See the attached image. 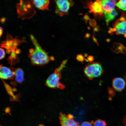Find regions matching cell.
<instances>
[{
    "instance_id": "6da1fadb",
    "label": "cell",
    "mask_w": 126,
    "mask_h": 126,
    "mask_svg": "<svg viewBox=\"0 0 126 126\" xmlns=\"http://www.w3.org/2000/svg\"><path fill=\"white\" fill-rule=\"evenodd\" d=\"M34 48L31 49L29 51V56L33 64L41 65L45 64L49 62V57L47 53L39 44L36 39L32 35H30Z\"/></svg>"
},
{
    "instance_id": "7a4b0ae2",
    "label": "cell",
    "mask_w": 126,
    "mask_h": 126,
    "mask_svg": "<svg viewBox=\"0 0 126 126\" xmlns=\"http://www.w3.org/2000/svg\"><path fill=\"white\" fill-rule=\"evenodd\" d=\"M67 61L65 60L62 62L58 68L56 69L54 72L48 77L46 82V85L51 88L63 89L65 85L60 81L61 77V71Z\"/></svg>"
},
{
    "instance_id": "3957f363",
    "label": "cell",
    "mask_w": 126,
    "mask_h": 126,
    "mask_svg": "<svg viewBox=\"0 0 126 126\" xmlns=\"http://www.w3.org/2000/svg\"><path fill=\"white\" fill-rule=\"evenodd\" d=\"M84 73L91 80L95 77L100 76L103 70L101 64L96 62H91L88 64L84 69Z\"/></svg>"
},
{
    "instance_id": "277c9868",
    "label": "cell",
    "mask_w": 126,
    "mask_h": 126,
    "mask_svg": "<svg viewBox=\"0 0 126 126\" xmlns=\"http://www.w3.org/2000/svg\"><path fill=\"white\" fill-rule=\"evenodd\" d=\"M71 114L66 115L61 112L59 118L61 126H80L79 123L75 120Z\"/></svg>"
},
{
    "instance_id": "5b68a950",
    "label": "cell",
    "mask_w": 126,
    "mask_h": 126,
    "mask_svg": "<svg viewBox=\"0 0 126 126\" xmlns=\"http://www.w3.org/2000/svg\"><path fill=\"white\" fill-rule=\"evenodd\" d=\"M86 5V7L90 9V13H92L95 16L97 14L102 15L103 13L101 0H96L93 2L91 1H88L87 2Z\"/></svg>"
},
{
    "instance_id": "8992f818",
    "label": "cell",
    "mask_w": 126,
    "mask_h": 126,
    "mask_svg": "<svg viewBox=\"0 0 126 126\" xmlns=\"http://www.w3.org/2000/svg\"><path fill=\"white\" fill-rule=\"evenodd\" d=\"M15 69L13 67L9 68L0 65V78L4 79H13L15 77Z\"/></svg>"
},
{
    "instance_id": "52a82bcc",
    "label": "cell",
    "mask_w": 126,
    "mask_h": 126,
    "mask_svg": "<svg viewBox=\"0 0 126 126\" xmlns=\"http://www.w3.org/2000/svg\"><path fill=\"white\" fill-rule=\"evenodd\" d=\"M72 2L67 0H60L56 1L57 9L56 12L59 13L60 16L63 15L68 11L70 6L72 4Z\"/></svg>"
},
{
    "instance_id": "ba28073f",
    "label": "cell",
    "mask_w": 126,
    "mask_h": 126,
    "mask_svg": "<svg viewBox=\"0 0 126 126\" xmlns=\"http://www.w3.org/2000/svg\"><path fill=\"white\" fill-rule=\"evenodd\" d=\"M116 1L114 0H101L103 13L104 14L110 13L114 8Z\"/></svg>"
},
{
    "instance_id": "9c48e42d",
    "label": "cell",
    "mask_w": 126,
    "mask_h": 126,
    "mask_svg": "<svg viewBox=\"0 0 126 126\" xmlns=\"http://www.w3.org/2000/svg\"><path fill=\"white\" fill-rule=\"evenodd\" d=\"M114 27L116 29V33L117 35L126 34V20H117L114 24Z\"/></svg>"
},
{
    "instance_id": "30bf717a",
    "label": "cell",
    "mask_w": 126,
    "mask_h": 126,
    "mask_svg": "<svg viewBox=\"0 0 126 126\" xmlns=\"http://www.w3.org/2000/svg\"><path fill=\"white\" fill-rule=\"evenodd\" d=\"M126 85L124 80L121 77H116L112 81L113 88L116 90L120 91L125 87Z\"/></svg>"
},
{
    "instance_id": "8fae6325",
    "label": "cell",
    "mask_w": 126,
    "mask_h": 126,
    "mask_svg": "<svg viewBox=\"0 0 126 126\" xmlns=\"http://www.w3.org/2000/svg\"><path fill=\"white\" fill-rule=\"evenodd\" d=\"M35 6L38 9L42 10H48L49 1L47 0H36L32 1Z\"/></svg>"
},
{
    "instance_id": "7c38bea8",
    "label": "cell",
    "mask_w": 126,
    "mask_h": 126,
    "mask_svg": "<svg viewBox=\"0 0 126 126\" xmlns=\"http://www.w3.org/2000/svg\"><path fill=\"white\" fill-rule=\"evenodd\" d=\"M24 73L23 70L20 68H18L15 71V78L16 82L21 83L24 80Z\"/></svg>"
},
{
    "instance_id": "4fadbf2b",
    "label": "cell",
    "mask_w": 126,
    "mask_h": 126,
    "mask_svg": "<svg viewBox=\"0 0 126 126\" xmlns=\"http://www.w3.org/2000/svg\"><path fill=\"white\" fill-rule=\"evenodd\" d=\"M118 14L117 11L115 9H113L109 13L104 14L105 21L107 24L110 21L113 20Z\"/></svg>"
},
{
    "instance_id": "5bb4252c",
    "label": "cell",
    "mask_w": 126,
    "mask_h": 126,
    "mask_svg": "<svg viewBox=\"0 0 126 126\" xmlns=\"http://www.w3.org/2000/svg\"><path fill=\"white\" fill-rule=\"evenodd\" d=\"M112 49L113 51L116 53L120 52L124 53L126 51L124 46L119 43H115Z\"/></svg>"
},
{
    "instance_id": "9a60e30c",
    "label": "cell",
    "mask_w": 126,
    "mask_h": 126,
    "mask_svg": "<svg viewBox=\"0 0 126 126\" xmlns=\"http://www.w3.org/2000/svg\"><path fill=\"white\" fill-rule=\"evenodd\" d=\"M91 123L94 125V126H106L107 124L105 121L103 120L98 119L94 121H92Z\"/></svg>"
},
{
    "instance_id": "2e32d148",
    "label": "cell",
    "mask_w": 126,
    "mask_h": 126,
    "mask_svg": "<svg viewBox=\"0 0 126 126\" xmlns=\"http://www.w3.org/2000/svg\"><path fill=\"white\" fill-rule=\"evenodd\" d=\"M117 6L119 9L126 10V0H121L119 1L116 4Z\"/></svg>"
},
{
    "instance_id": "e0dca14e",
    "label": "cell",
    "mask_w": 126,
    "mask_h": 126,
    "mask_svg": "<svg viewBox=\"0 0 126 126\" xmlns=\"http://www.w3.org/2000/svg\"><path fill=\"white\" fill-rule=\"evenodd\" d=\"M2 80L7 92L9 95L12 96V97H13L15 95H14L13 93L11 88L8 84L4 81L2 79Z\"/></svg>"
},
{
    "instance_id": "ac0fdd59",
    "label": "cell",
    "mask_w": 126,
    "mask_h": 126,
    "mask_svg": "<svg viewBox=\"0 0 126 126\" xmlns=\"http://www.w3.org/2000/svg\"><path fill=\"white\" fill-rule=\"evenodd\" d=\"M84 57L82 54H78L76 57L77 60L79 62H82L85 60Z\"/></svg>"
},
{
    "instance_id": "d6986e66",
    "label": "cell",
    "mask_w": 126,
    "mask_h": 126,
    "mask_svg": "<svg viewBox=\"0 0 126 126\" xmlns=\"http://www.w3.org/2000/svg\"><path fill=\"white\" fill-rule=\"evenodd\" d=\"M108 93L110 97H113L115 96L116 93L115 90L112 88H109L108 89Z\"/></svg>"
},
{
    "instance_id": "ffe728a7",
    "label": "cell",
    "mask_w": 126,
    "mask_h": 126,
    "mask_svg": "<svg viewBox=\"0 0 126 126\" xmlns=\"http://www.w3.org/2000/svg\"><path fill=\"white\" fill-rule=\"evenodd\" d=\"M5 53L4 50L0 47V60L3 59L5 56Z\"/></svg>"
},
{
    "instance_id": "44dd1931",
    "label": "cell",
    "mask_w": 126,
    "mask_h": 126,
    "mask_svg": "<svg viewBox=\"0 0 126 126\" xmlns=\"http://www.w3.org/2000/svg\"><path fill=\"white\" fill-rule=\"evenodd\" d=\"M89 23L90 26L92 27H94L96 26V23L95 21L93 19L90 20Z\"/></svg>"
},
{
    "instance_id": "7402d4cb",
    "label": "cell",
    "mask_w": 126,
    "mask_h": 126,
    "mask_svg": "<svg viewBox=\"0 0 126 126\" xmlns=\"http://www.w3.org/2000/svg\"><path fill=\"white\" fill-rule=\"evenodd\" d=\"M80 126H92L91 123L88 121H84L81 124Z\"/></svg>"
},
{
    "instance_id": "603a6c76",
    "label": "cell",
    "mask_w": 126,
    "mask_h": 126,
    "mask_svg": "<svg viewBox=\"0 0 126 126\" xmlns=\"http://www.w3.org/2000/svg\"><path fill=\"white\" fill-rule=\"evenodd\" d=\"M84 18L86 22L88 20H90V18L88 15L86 14L84 16Z\"/></svg>"
},
{
    "instance_id": "cb8c5ba5",
    "label": "cell",
    "mask_w": 126,
    "mask_h": 126,
    "mask_svg": "<svg viewBox=\"0 0 126 126\" xmlns=\"http://www.w3.org/2000/svg\"><path fill=\"white\" fill-rule=\"evenodd\" d=\"M87 59L88 61L91 62L92 61L94 60V57L91 56H88L87 58Z\"/></svg>"
},
{
    "instance_id": "d4e9b609",
    "label": "cell",
    "mask_w": 126,
    "mask_h": 126,
    "mask_svg": "<svg viewBox=\"0 0 126 126\" xmlns=\"http://www.w3.org/2000/svg\"><path fill=\"white\" fill-rule=\"evenodd\" d=\"M94 33L93 35V36L92 37V38H93V41H94L95 43H96V44H97V45L98 46H99V44L98 43L97 39H96L94 37Z\"/></svg>"
},
{
    "instance_id": "484cf974",
    "label": "cell",
    "mask_w": 126,
    "mask_h": 126,
    "mask_svg": "<svg viewBox=\"0 0 126 126\" xmlns=\"http://www.w3.org/2000/svg\"><path fill=\"white\" fill-rule=\"evenodd\" d=\"M99 27L98 26H97L94 27L93 30L94 32H98L100 30V29L99 28Z\"/></svg>"
},
{
    "instance_id": "4316f807",
    "label": "cell",
    "mask_w": 126,
    "mask_h": 126,
    "mask_svg": "<svg viewBox=\"0 0 126 126\" xmlns=\"http://www.w3.org/2000/svg\"><path fill=\"white\" fill-rule=\"evenodd\" d=\"M122 121L124 124L126 126V115L123 118Z\"/></svg>"
},
{
    "instance_id": "83f0119b",
    "label": "cell",
    "mask_w": 126,
    "mask_h": 126,
    "mask_svg": "<svg viewBox=\"0 0 126 126\" xmlns=\"http://www.w3.org/2000/svg\"><path fill=\"white\" fill-rule=\"evenodd\" d=\"M3 31V28L0 26V37L2 35Z\"/></svg>"
},
{
    "instance_id": "f1b7e54d",
    "label": "cell",
    "mask_w": 126,
    "mask_h": 126,
    "mask_svg": "<svg viewBox=\"0 0 126 126\" xmlns=\"http://www.w3.org/2000/svg\"><path fill=\"white\" fill-rule=\"evenodd\" d=\"M90 36V34L88 33H86L85 35V38H88Z\"/></svg>"
},
{
    "instance_id": "f546056e",
    "label": "cell",
    "mask_w": 126,
    "mask_h": 126,
    "mask_svg": "<svg viewBox=\"0 0 126 126\" xmlns=\"http://www.w3.org/2000/svg\"><path fill=\"white\" fill-rule=\"evenodd\" d=\"M110 30V31L111 32H113V28H109Z\"/></svg>"
},
{
    "instance_id": "4dcf8cb0",
    "label": "cell",
    "mask_w": 126,
    "mask_h": 126,
    "mask_svg": "<svg viewBox=\"0 0 126 126\" xmlns=\"http://www.w3.org/2000/svg\"><path fill=\"white\" fill-rule=\"evenodd\" d=\"M112 98L111 97L109 96L108 97V99L109 100L111 101L112 100Z\"/></svg>"
},
{
    "instance_id": "1f68e13d",
    "label": "cell",
    "mask_w": 126,
    "mask_h": 126,
    "mask_svg": "<svg viewBox=\"0 0 126 126\" xmlns=\"http://www.w3.org/2000/svg\"><path fill=\"white\" fill-rule=\"evenodd\" d=\"M113 32L116 31V28H113Z\"/></svg>"
},
{
    "instance_id": "d6a6232c",
    "label": "cell",
    "mask_w": 126,
    "mask_h": 126,
    "mask_svg": "<svg viewBox=\"0 0 126 126\" xmlns=\"http://www.w3.org/2000/svg\"><path fill=\"white\" fill-rule=\"evenodd\" d=\"M87 55H88V54H86V53L85 54H84V56L85 57L87 56Z\"/></svg>"
},
{
    "instance_id": "836d02e7",
    "label": "cell",
    "mask_w": 126,
    "mask_h": 126,
    "mask_svg": "<svg viewBox=\"0 0 126 126\" xmlns=\"http://www.w3.org/2000/svg\"><path fill=\"white\" fill-rule=\"evenodd\" d=\"M108 32L109 33H111V32L109 30L108 31Z\"/></svg>"
},
{
    "instance_id": "e575fe53",
    "label": "cell",
    "mask_w": 126,
    "mask_h": 126,
    "mask_svg": "<svg viewBox=\"0 0 126 126\" xmlns=\"http://www.w3.org/2000/svg\"><path fill=\"white\" fill-rule=\"evenodd\" d=\"M124 36L126 38V34H124Z\"/></svg>"
},
{
    "instance_id": "d590c367",
    "label": "cell",
    "mask_w": 126,
    "mask_h": 126,
    "mask_svg": "<svg viewBox=\"0 0 126 126\" xmlns=\"http://www.w3.org/2000/svg\"><path fill=\"white\" fill-rule=\"evenodd\" d=\"M38 126H44L42 125H39Z\"/></svg>"
},
{
    "instance_id": "8d00e7d4",
    "label": "cell",
    "mask_w": 126,
    "mask_h": 126,
    "mask_svg": "<svg viewBox=\"0 0 126 126\" xmlns=\"http://www.w3.org/2000/svg\"><path fill=\"white\" fill-rule=\"evenodd\" d=\"M109 39H107V41L108 42V41H109Z\"/></svg>"
},
{
    "instance_id": "74e56055",
    "label": "cell",
    "mask_w": 126,
    "mask_h": 126,
    "mask_svg": "<svg viewBox=\"0 0 126 126\" xmlns=\"http://www.w3.org/2000/svg\"><path fill=\"white\" fill-rule=\"evenodd\" d=\"M0 126H1L0 125Z\"/></svg>"
},
{
    "instance_id": "f35d334b",
    "label": "cell",
    "mask_w": 126,
    "mask_h": 126,
    "mask_svg": "<svg viewBox=\"0 0 126 126\" xmlns=\"http://www.w3.org/2000/svg\"></svg>"
},
{
    "instance_id": "ab89813d",
    "label": "cell",
    "mask_w": 126,
    "mask_h": 126,
    "mask_svg": "<svg viewBox=\"0 0 126 126\" xmlns=\"http://www.w3.org/2000/svg\"></svg>"
}]
</instances>
